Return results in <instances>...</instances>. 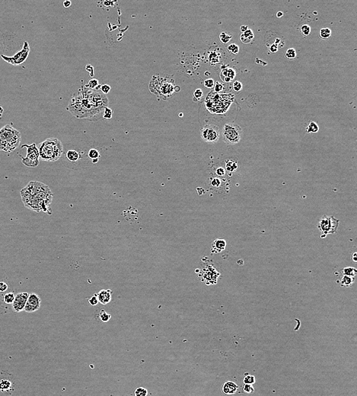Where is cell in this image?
<instances>
[{"instance_id": "f907efd6", "label": "cell", "mask_w": 357, "mask_h": 396, "mask_svg": "<svg viewBox=\"0 0 357 396\" xmlns=\"http://www.w3.org/2000/svg\"><path fill=\"white\" fill-rule=\"evenodd\" d=\"M71 5L72 2L69 0H66V1L63 2V6H64V8H69L71 6Z\"/></svg>"}, {"instance_id": "cb8c5ba5", "label": "cell", "mask_w": 357, "mask_h": 396, "mask_svg": "<svg viewBox=\"0 0 357 396\" xmlns=\"http://www.w3.org/2000/svg\"><path fill=\"white\" fill-rule=\"evenodd\" d=\"M319 130V126L316 122L310 121L306 127V133H316Z\"/></svg>"}, {"instance_id": "4316f807", "label": "cell", "mask_w": 357, "mask_h": 396, "mask_svg": "<svg viewBox=\"0 0 357 396\" xmlns=\"http://www.w3.org/2000/svg\"><path fill=\"white\" fill-rule=\"evenodd\" d=\"M331 35V30L330 28H322L319 32V36L322 39H327Z\"/></svg>"}, {"instance_id": "52a82bcc", "label": "cell", "mask_w": 357, "mask_h": 396, "mask_svg": "<svg viewBox=\"0 0 357 396\" xmlns=\"http://www.w3.org/2000/svg\"><path fill=\"white\" fill-rule=\"evenodd\" d=\"M242 130L235 123H226L223 126L222 136L225 143L229 145H235L239 143L242 138Z\"/></svg>"}, {"instance_id": "44dd1931", "label": "cell", "mask_w": 357, "mask_h": 396, "mask_svg": "<svg viewBox=\"0 0 357 396\" xmlns=\"http://www.w3.org/2000/svg\"><path fill=\"white\" fill-rule=\"evenodd\" d=\"M222 185V180L219 177H211L210 179V181H209V186L211 187V188H213V190L220 188Z\"/></svg>"}, {"instance_id": "db71d44e", "label": "cell", "mask_w": 357, "mask_h": 396, "mask_svg": "<svg viewBox=\"0 0 357 396\" xmlns=\"http://www.w3.org/2000/svg\"><path fill=\"white\" fill-rule=\"evenodd\" d=\"M283 16V12H278L276 13V17L278 18V19H280V18H282Z\"/></svg>"}, {"instance_id": "f546056e", "label": "cell", "mask_w": 357, "mask_h": 396, "mask_svg": "<svg viewBox=\"0 0 357 396\" xmlns=\"http://www.w3.org/2000/svg\"><path fill=\"white\" fill-rule=\"evenodd\" d=\"M15 296L14 295V293H8L4 296V297H3V300H4V302H6V304H12L13 301H14L15 299Z\"/></svg>"}, {"instance_id": "277c9868", "label": "cell", "mask_w": 357, "mask_h": 396, "mask_svg": "<svg viewBox=\"0 0 357 396\" xmlns=\"http://www.w3.org/2000/svg\"><path fill=\"white\" fill-rule=\"evenodd\" d=\"M37 146L39 156L42 161L54 162L63 156V143L57 138H48Z\"/></svg>"}, {"instance_id": "6f0895ef", "label": "cell", "mask_w": 357, "mask_h": 396, "mask_svg": "<svg viewBox=\"0 0 357 396\" xmlns=\"http://www.w3.org/2000/svg\"><path fill=\"white\" fill-rule=\"evenodd\" d=\"M182 116H183V114H180V115H179V117H181Z\"/></svg>"}, {"instance_id": "b9f144b4", "label": "cell", "mask_w": 357, "mask_h": 396, "mask_svg": "<svg viewBox=\"0 0 357 396\" xmlns=\"http://www.w3.org/2000/svg\"><path fill=\"white\" fill-rule=\"evenodd\" d=\"M203 85L207 89H213L215 85V82L213 79H208L203 82Z\"/></svg>"}, {"instance_id": "1f68e13d", "label": "cell", "mask_w": 357, "mask_h": 396, "mask_svg": "<svg viewBox=\"0 0 357 396\" xmlns=\"http://www.w3.org/2000/svg\"><path fill=\"white\" fill-rule=\"evenodd\" d=\"M296 55H297L296 54V51L294 48H289L286 50V53H285V56L289 60H293V59L296 58Z\"/></svg>"}, {"instance_id": "8fae6325", "label": "cell", "mask_w": 357, "mask_h": 396, "mask_svg": "<svg viewBox=\"0 0 357 396\" xmlns=\"http://www.w3.org/2000/svg\"><path fill=\"white\" fill-rule=\"evenodd\" d=\"M29 52H30V47H29L28 43H27V41H24L23 47H22V49L20 50V51L15 53V54L12 56H5L4 54H2L1 57L2 58L6 63H10V64H12V66H19V65L22 64L24 62H25V60H27V56H28Z\"/></svg>"}, {"instance_id": "e575fe53", "label": "cell", "mask_w": 357, "mask_h": 396, "mask_svg": "<svg viewBox=\"0 0 357 396\" xmlns=\"http://www.w3.org/2000/svg\"><path fill=\"white\" fill-rule=\"evenodd\" d=\"M214 173H215V175H216V177H219V178H220V177H224V176L226 175V169H225L224 167H222V166H219V167H218L217 169H216V170H215Z\"/></svg>"}, {"instance_id": "f1b7e54d", "label": "cell", "mask_w": 357, "mask_h": 396, "mask_svg": "<svg viewBox=\"0 0 357 396\" xmlns=\"http://www.w3.org/2000/svg\"><path fill=\"white\" fill-rule=\"evenodd\" d=\"M300 31H301V33L304 37H308V36L310 35L311 34V27L309 25V24H302L300 27Z\"/></svg>"}, {"instance_id": "bcb514c9", "label": "cell", "mask_w": 357, "mask_h": 396, "mask_svg": "<svg viewBox=\"0 0 357 396\" xmlns=\"http://www.w3.org/2000/svg\"><path fill=\"white\" fill-rule=\"evenodd\" d=\"M278 50H279V47H278V46H277V45L273 43V44H271V45H270V46H269V51H270V53H276L277 51H278Z\"/></svg>"}, {"instance_id": "5bb4252c", "label": "cell", "mask_w": 357, "mask_h": 396, "mask_svg": "<svg viewBox=\"0 0 357 396\" xmlns=\"http://www.w3.org/2000/svg\"><path fill=\"white\" fill-rule=\"evenodd\" d=\"M28 296L29 294L27 293H20L16 295L12 302V308L15 312H20L24 310Z\"/></svg>"}, {"instance_id": "4fadbf2b", "label": "cell", "mask_w": 357, "mask_h": 396, "mask_svg": "<svg viewBox=\"0 0 357 396\" xmlns=\"http://www.w3.org/2000/svg\"><path fill=\"white\" fill-rule=\"evenodd\" d=\"M40 303H41V299L40 296L35 293H31L24 306V310L27 312H35L40 309Z\"/></svg>"}, {"instance_id": "f5cc1de1", "label": "cell", "mask_w": 357, "mask_h": 396, "mask_svg": "<svg viewBox=\"0 0 357 396\" xmlns=\"http://www.w3.org/2000/svg\"><path fill=\"white\" fill-rule=\"evenodd\" d=\"M247 29H248V27H247V25H242V26H241V27H240V30H241V31L242 32V33L245 32L247 30Z\"/></svg>"}, {"instance_id": "ab89813d", "label": "cell", "mask_w": 357, "mask_h": 396, "mask_svg": "<svg viewBox=\"0 0 357 396\" xmlns=\"http://www.w3.org/2000/svg\"><path fill=\"white\" fill-rule=\"evenodd\" d=\"M242 88H243L242 83L239 82V81H235V82H233L232 89L233 90H234V92H240V91L242 89Z\"/></svg>"}, {"instance_id": "d4e9b609", "label": "cell", "mask_w": 357, "mask_h": 396, "mask_svg": "<svg viewBox=\"0 0 357 396\" xmlns=\"http://www.w3.org/2000/svg\"><path fill=\"white\" fill-rule=\"evenodd\" d=\"M99 82L98 81V79H92L89 80V82H88V84H86L85 85V88L88 89H92V90H99Z\"/></svg>"}, {"instance_id": "f6af8a7d", "label": "cell", "mask_w": 357, "mask_h": 396, "mask_svg": "<svg viewBox=\"0 0 357 396\" xmlns=\"http://www.w3.org/2000/svg\"><path fill=\"white\" fill-rule=\"evenodd\" d=\"M213 88H214V91L216 92H221L223 90V88H224V86H223V85L221 84V83L216 82V83H215V85H214V87H213Z\"/></svg>"}, {"instance_id": "e0dca14e", "label": "cell", "mask_w": 357, "mask_h": 396, "mask_svg": "<svg viewBox=\"0 0 357 396\" xmlns=\"http://www.w3.org/2000/svg\"><path fill=\"white\" fill-rule=\"evenodd\" d=\"M238 389H239V386L231 381L225 382L222 388V391L226 395H233L237 392Z\"/></svg>"}, {"instance_id": "ee69618b", "label": "cell", "mask_w": 357, "mask_h": 396, "mask_svg": "<svg viewBox=\"0 0 357 396\" xmlns=\"http://www.w3.org/2000/svg\"><path fill=\"white\" fill-rule=\"evenodd\" d=\"M243 390H244V392L249 394V393H252V392H254V389L252 385L244 384V387H243Z\"/></svg>"}, {"instance_id": "ffe728a7", "label": "cell", "mask_w": 357, "mask_h": 396, "mask_svg": "<svg viewBox=\"0 0 357 396\" xmlns=\"http://www.w3.org/2000/svg\"><path fill=\"white\" fill-rule=\"evenodd\" d=\"M355 278L351 277L348 276H343L341 277V279L339 280V281H337V283H339L340 286L342 287H350L354 283Z\"/></svg>"}, {"instance_id": "c3c4849f", "label": "cell", "mask_w": 357, "mask_h": 396, "mask_svg": "<svg viewBox=\"0 0 357 396\" xmlns=\"http://www.w3.org/2000/svg\"><path fill=\"white\" fill-rule=\"evenodd\" d=\"M117 2L114 1H104L103 2V4L104 7H113L114 5L116 4Z\"/></svg>"}, {"instance_id": "7dc6e473", "label": "cell", "mask_w": 357, "mask_h": 396, "mask_svg": "<svg viewBox=\"0 0 357 396\" xmlns=\"http://www.w3.org/2000/svg\"><path fill=\"white\" fill-rule=\"evenodd\" d=\"M8 289V285L4 282H0V293L6 292Z\"/></svg>"}, {"instance_id": "9c48e42d", "label": "cell", "mask_w": 357, "mask_h": 396, "mask_svg": "<svg viewBox=\"0 0 357 396\" xmlns=\"http://www.w3.org/2000/svg\"><path fill=\"white\" fill-rule=\"evenodd\" d=\"M63 154V162L66 165H87L89 159L87 152L81 149H69Z\"/></svg>"}, {"instance_id": "d590c367", "label": "cell", "mask_w": 357, "mask_h": 396, "mask_svg": "<svg viewBox=\"0 0 357 396\" xmlns=\"http://www.w3.org/2000/svg\"><path fill=\"white\" fill-rule=\"evenodd\" d=\"M243 382H244V384H254V382H255V377L254 376H251V375L247 374L244 377Z\"/></svg>"}, {"instance_id": "d6a6232c", "label": "cell", "mask_w": 357, "mask_h": 396, "mask_svg": "<svg viewBox=\"0 0 357 396\" xmlns=\"http://www.w3.org/2000/svg\"><path fill=\"white\" fill-rule=\"evenodd\" d=\"M112 115H113V110H112L110 107H107L104 109L103 114H102V117H103L104 119L110 120V119L112 118Z\"/></svg>"}, {"instance_id": "ac0fdd59", "label": "cell", "mask_w": 357, "mask_h": 396, "mask_svg": "<svg viewBox=\"0 0 357 396\" xmlns=\"http://www.w3.org/2000/svg\"><path fill=\"white\" fill-rule=\"evenodd\" d=\"M236 73L233 69H224L220 73V76L225 82H230L235 77Z\"/></svg>"}, {"instance_id": "11a10c76", "label": "cell", "mask_w": 357, "mask_h": 396, "mask_svg": "<svg viewBox=\"0 0 357 396\" xmlns=\"http://www.w3.org/2000/svg\"><path fill=\"white\" fill-rule=\"evenodd\" d=\"M352 259H353V261H354V262H356V261H357V254H356V253H354V254H353V256H352Z\"/></svg>"}, {"instance_id": "681fc988", "label": "cell", "mask_w": 357, "mask_h": 396, "mask_svg": "<svg viewBox=\"0 0 357 396\" xmlns=\"http://www.w3.org/2000/svg\"><path fill=\"white\" fill-rule=\"evenodd\" d=\"M240 40H241V41H242V43H244V44H249L251 41V40H250V39H248V38H247V37H244V36L242 35V34L240 36Z\"/></svg>"}, {"instance_id": "7c38bea8", "label": "cell", "mask_w": 357, "mask_h": 396, "mask_svg": "<svg viewBox=\"0 0 357 396\" xmlns=\"http://www.w3.org/2000/svg\"><path fill=\"white\" fill-rule=\"evenodd\" d=\"M22 147H25L27 149V156L26 157L22 158V163L27 167L35 168L39 165V152L37 146L35 143H32L31 145H23Z\"/></svg>"}, {"instance_id": "9a60e30c", "label": "cell", "mask_w": 357, "mask_h": 396, "mask_svg": "<svg viewBox=\"0 0 357 396\" xmlns=\"http://www.w3.org/2000/svg\"><path fill=\"white\" fill-rule=\"evenodd\" d=\"M98 302L102 305H107L111 301L112 299V290H102L97 293Z\"/></svg>"}, {"instance_id": "8992f818", "label": "cell", "mask_w": 357, "mask_h": 396, "mask_svg": "<svg viewBox=\"0 0 357 396\" xmlns=\"http://www.w3.org/2000/svg\"><path fill=\"white\" fill-rule=\"evenodd\" d=\"M198 277L201 281L204 282L207 286L213 285L218 282L220 277V272L212 261H209L206 262L200 270H199Z\"/></svg>"}, {"instance_id": "484cf974", "label": "cell", "mask_w": 357, "mask_h": 396, "mask_svg": "<svg viewBox=\"0 0 357 396\" xmlns=\"http://www.w3.org/2000/svg\"><path fill=\"white\" fill-rule=\"evenodd\" d=\"M12 382L7 379H2L0 382V391L1 392H8L12 389Z\"/></svg>"}, {"instance_id": "8d00e7d4", "label": "cell", "mask_w": 357, "mask_h": 396, "mask_svg": "<svg viewBox=\"0 0 357 396\" xmlns=\"http://www.w3.org/2000/svg\"><path fill=\"white\" fill-rule=\"evenodd\" d=\"M193 99H194V101H200L203 96V90L200 89H196V90L193 92Z\"/></svg>"}, {"instance_id": "30bf717a", "label": "cell", "mask_w": 357, "mask_h": 396, "mask_svg": "<svg viewBox=\"0 0 357 396\" xmlns=\"http://www.w3.org/2000/svg\"><path fill=\"white\" fill-rule=\"evenodd\" d=\"M200 136L203 140L208 143H216L219 141L221 131L219 127L212 123L205 125L200 130Z\"/></svg>"}, {"instance_id": "7bdbcfd3", "label": "cell", "mask_w": 357, "mask_h": 396, "mask_svg": "<svg viewBox=\"0 0 357 396\" xmlns=\"http://www.w3.org/2000/svg\"><path fill=\"white\" fill-rule=\"evenodd\" d=\"M242 35L244 36V37H247V38L250 39V40H253V38L254 37V35L253 31L251 30V29H247V30L245 32L242 33Z\"/></svg>"}, {"instance_id": "7402d4cb", "label": "cell", "mask_w": 357, "mask_h": 396, "mask_svg": "<svg viewBox=\"0 0 357 396\" xmlns=\"http://www.w3.org/2000/svg\"><path fill=\"white\" fill-rule=\"evenodd\" d=\"M87 156H88V158H89V160H90L91 162H92V160H95V159H99V158H100L101 155H100V152H99V151L98 150V149L92 148V149H90L89 151L87 152Z\"/></svg>"}, {"instance_id": "f35d334b", "label": "cell", "mask_w": 357, "mask_h": 396, "mask_svg": "<svg viewBox=\"0 0 357 396\" xmlns=\"http://www.w3.org/2000/svg\"><path fill=\"white\" fill-rule=\"evenodd\" d=\"M110 89H111L110 86L109 85H107V84L102 85H100V87H99V90H100L101 92H102L104 94H105V95L107 93H109V92H110Z\"/></svg>"}, {"instance_id": "4dcf8cb0", "label": "cell", "mask_w": 357, "mask_h": 396, "mask_svg": "<svg viewBox=\"0 0 357 396\" xmlns=\"http://www.w3.org/2000/svg\"><path fill=\"white\" fill-rule=\"evenodd\" d=\"M110 318H111V315L107 313V312H106L104 310L101 311L100 314H99V319L103 322H107L110 320Z\"/></svg>"}, {"instance_id": "3957f363", "label": "cell", "mask_w": 357, "mask_h": 396, "mask_svg": "<svg viewBox=\"0 0 357 396\" xmlns=\"http://www.w3.org/2000/svg\"><path fill=\"white\" fill-rule=\"evenodd\" d=\"M174 79L168 75H155L150 81L149 89L150 92L163 100L170 98L175 93Z\"/></svg>"}, {"instance_id": "60d3db41", "label": "cell", "mask_w": 357, "mask_h": 396, "mask_svg": "<svg viewBox=\"0 0 357 396\" xmlns=\"http://www.w3.org/2000/svg\"><path fill=\"white\" fill-rule=\"evenodd\" d=\"M89 304H90L91 306H97L98 303L99 302H98V299L97 293H95V294L93 295L92 296H91V297L89 298Z\"/></svg>"}, {"instance_id": "7a4b0ae2", "label": "cell", "mask_w": 357, "mask_h": 396, "mask_svg": "<svg viewBox=\"0 0 357 396\" xmlns=\"http://www.w3.org/2000/svg\"><path fill=\"white\" fill-rule=\"evenodd\" d=\"M21 197L24 206L33 211L51 214L50 206L53 200V192L47 185L41 182L31 181L21 190Z\"/></svg>"}, {"instance_id": "74e56055", "label": "cell", "mask_w": 357, "mask_h": 396, "mask_svg": "<svg viewBox=\"0 0 357 396\" xmlns=\"http://www.w3.org/2000/svg\"><path fill=\"white\" fill-rule=\"evenodd\" d=\"M147 390L144 388H137L135 390V396H146L147 395Z\"/></svg>"}, {"instance_id": "6da1fadb", "label": "cell", "mask_w": 357, "mask_h": 396, "mask_svg": "<svg viewBox=\"0 0 357 396\" xmlns=\"http://www.w3.org/2000/svg\"><path fill=\"white\" fill-rule=\"evenodd\" d=\"M108 105L107 95L100 90L81 87L73 94L66 109L77 118L97 121L100 120L104 109Z\"/></svg>"}, {"instance_id": "5b68a950", "label": "cell", "mask_w": 357, "mask_h": 396, "mask_svg": "<svg viewBox=\"0 0 357 396\" xmlns=\"http://www.w3.org/2000/svg\"><path fill=\"white\" fill-rule=\"evenodd\" d=\"M22 136L20 132L7 124L0 129V151L12 152L19 146Z\"/></svg>"}, {"instance_id": "836d02e7", "label": "cell", "mask_w": 357, "mask_h": 396, "mask_svg": "<svg viewBox=\"0 0 357 396\" xmlns=\"http://www.w3.org/2000/svg\"><path fill=\"white\" fill-rule=\"evenodd\" d=\"M228 50L234 55H237L239 52V47L235 44H231L227 47Z\"/></svg>"}, {"instance_id": "816d5d0a", "label": "cell", "mask_w": 357, "mask_h": 396, "mask_svg": "<svg viewBox=\"0 0 357 396\" xmlns=\"http://www.w3.org/2000/svg\"><path fill=\"white\" fill-rule=\"evenodd\" d=\"M86 70L89 72L90 76H92V75L94 74V73H93V67L92 66H90V65H87V66H86Z\"/></svg>"}, {"instance_id": "d6986e66", "label": "cell", "mask_w": 357, "mask_h": 396, "mask_svg": "<svg viewBox=\"0 0 357 396\" xmlns=\"http://www.w3.org/2000/svg\"><path fill=\"white\" fill-rule=\"evenodd\" d=\"M225 169L229 173L235 172L238 169V162L235 159H228L225 161Z\"/></svg>"}, {"instance_id": "2e32d148", "label": "cell", "mask_w": 357, "mask_h": 396, "mask_svg": "<svg viewBox=\"0 0 357 396\" xmlns=\"http://www.w3.org/2000/svg\"><path fill=\"white\" fill-rule=\"evenodd\" d=\"M226 248V241L222 239H216L213 242L211 252L213 254H218L223 252Z\"/></svg>"}, {"instance_id": "ba28073f", "label": "cell", "mask_w": 357, "mask_h": 396, "mask_svg": "<svg viewBox=\"0 0 357 396\" xmlns=\"http://www.w3.org/2000/svg\"><path fill=\"white\" fill-rule=\"evenodd\" d=\"M339 224V219H336L334 216H323L319 219L317 225L318 229L322 232L321 239H324L329 234H335L338 229Z\"/></svg>"}, {"instance_id": "9f6ffc18", "label": "cell", "mask_w": 357, "mask_h": 396, "mask_svg": "<svg viewBox=\"0 0 357 396\" xmlns=\"http://www.w3.org/2000/svg\"><path fill=\"white\" fill-rule=\"evenodd\" d=\"M179 91H180V87H179V86L175 85V87H174V92H175V93L176 92H178Z\"/></svg>"}, {"instance_id": "603a6c76", "label": "cell", "mask_w": 357, "mask_h": 396, "mask_svg": "<svg viewBox=\"0 0 357 396\" xmlns=\"http://www.w3.org/2000/svg\"><path fill=\"white\" fill-rule=\"evenodd\" d=\"M342 274L343 276H348V277H355L356 276V273H357V270L356 268H352V267H347V268H344L343 270H341Z\"/></svg>"}, {"instance_id": "83f0119b", "label": "cell", "mask_w": 357, "mask_h": 396, "mask_svg": "<svg viewBox=\"0 0 357 396\" xmlns=\"http://www.w3.org/2000/svg\"><path fill=\"white\" fill-rule=\"evenodd\" d=\"M219 39H220V40H221L222 43L224 44H226L229 43V42L231 40V35H229V34L226 33V32L223 31V32H222L221 34H220Z\"/></svg>"}]
</instances>
